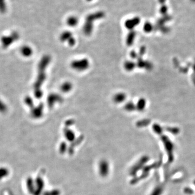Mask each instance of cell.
Returning a JSON list of instances; mask_svg holds the SVG:
<instances>
[{"mask_svg":"<svg viewBox=\"0 0 195 195\" xmlns=\"http://www.w3.org/2000/svg\"><path fill=\"white\" fill-rule=\"evenodd\" d=\"M71 67L75 71L82 72L86 71L89 66V62L87 59L74 60L71 62Z\"/></svg>","mask_w":195,"mask_h":195,"instance_id":"3957f363","label":"cell"},{"mask_svg":"<svg viewBox=\"0 0 195 195\" xmlns=\"http://www.w3.org/2000/svg\"><path fill=\"white\" fill-rule=\"evenodd\" d=\"M99 173L102 177H105L108 174L109 171V165L108 163L105 160H102L99 163Z\"/></svg>","mask_w":195,"mask_h":195,"instance_id":"5b68a950","label":"cell"},{"mask_svg":"<svg viewBox=\"0 0 195 195\" xmlns=\"http://www.w3.org/2000/svg\"><path fill=\"white\" fill-rule=\"evenodd\" d=\"M154 29V25L150 22H146L144 23L143 26L144 31L147 33H150L153 31Z\"/></svg>","mask_w":195,"mask_h":195,"instance_id":"5bb4252c","label":"cell"},{"mask_svg":"<svg viewBox=\"0 0 195 195\" xmlns=\"http://www.w3.org/2000/svg\"><path fill=\"white\" fill-rule=\"evenodd\" d=\"M86 1H88V2H91V1H92L93 0H86Z\"/></svg>","mask_w":195,"mask_h":195,"instance_id":"4316f807","label":"cell"},{"mask_svg":"<svg viewBox=\"0 0 195 195\" xmlns=\"http://www.w3.org/2000/svg\"><path fill=\"white\" fill-rule=\"evenodd\" d=\"M125 110L128 112H132L134 110H136V105L132 102H129L125 105Z\"/></svg>","mask_w":195,"mask_h":195,"instance_id":"2e32d148","label":"cell"},{"mask_svg":"<svg viewBox=\"0 0 195 195\" xmlns=\"http://www.w3.org/2000/svg\"><path fill=\"white\" fill-rule=\"evenodd\" d=\"M150 123V121L149 119H144L141 121H139L137 122V126L138 127H144L146 125H148Z\"/></svg>","mask_w":195,"mask_h":195,"instance_id":"d6986e66","label":"cell"},{"mask_svg":"<svg viewBox=\"0 0 195 195\" xmlns=\"http://www.w3.org/2000/svg\"><path fill=\"white\" fill-rule=\"evenodd\" d=\"M152 129H153L154 132L157 133V135H162L163 131V129L162 128V126H160L159 125H158V124H155L153 125Z\"/></svg>","mask_w":195,"mask_h":195,"instance_id":"e0dca14e","label":"cell"},{"mask_svg":"<svg viewBox=\"0 0 195 195\" xmlns=\"http://www.w3.org/2000/svg\"><path fill=\"white\" fill-rule=\"evenodd\" d=\"M184 192L185 193L189 195H193L194 193V191H193V190L190 188H189V187L185 188L184 189Z\"/></svg>","mask_w":195,"mask_h":195,"instance_id":"44dd1931","label":"cell"},{"mask_svg":"<svg viewBox=\"0 0 195 195\" xmlns=\"http://www.w3.org/2000/svg\"><path fill=\"white\" fill-rule=\"evenodd\" d=\"M126 99V95L122 92L116 94L113 97V101L117 104H120L124 102Z\"/></svg>","mask_w":195,"mask_h":195,"instance_id":"ba28073f","label":"cell"},{"mask_svg":"<svg viewBox=\"0 0 195 195\" xmlns=\"http://www.w3.org/2000/svg\"><path fill=\"white\" fill-rule=\"evenodd\" d=\"M161 139L164 144V147L165 148L166 152L168 155L169 162L171 163L174 160V145L166 136H162Z\"/></svg>","mask_w":195,"mask_h":195,"instance_id":"7a4b0ae2","label":"cell"},{"mask_svg":"<svg viewBox=\"0 0 195 195\" xmlns=\"http://www.w3.org/2000/svg\"><path fill=\"white\" fill-rule=\"evenodd\" d=\"M136 66L139 69H144L150 70L152 69V64L151 62L147 61L144 60L141 58V57H138V61L136 63Z\"/></svg>","mask_w":195,"mask_h":195,"instance_id":"8992f818","label":"cell"},{"mask_svg":"<svg viewBox=\"0 0 195 195\" xmlns=\"http://www.w3.org/2000/svg\"><path fill=\"white\" fill-rule=\"evenodd\" d=\"M124 67L126 71L131 72L133 71L136 67V64H135V62L132 61L127 60L124 62Z\"/></svg>","mask_w":195,"mask_h":195,"instance_id":"8fae6325","label":"cell"},{"mask_svg":"<svg viewBox=\"0 0 195 195\" xmlns=\"http://www.w3.org/2000/svg\"><path fill=\"white\" fill-rule=\"evenodd\" d=\"M193 71H194V73H195V64H194V65H193Z\"/></svg>","mask_w":195,"mask_h":195,"instance_id":"484cf974","label":"cell"},{"mask_svg":"<svg viewBox=\"0 0 195 195\" xmlns=\"http://www.w3.org/2000/svg\"><path fill=\"white\" fill-rule=\"evenodd\" d=\"M72 37H73V36L71 32L69 31H64L61 36V40L62 41H68Z\"/></svg>","mask_w":195,"mask_h":195,"instance_id":"9a60e30c","label":"cell"},{"mask_svg":"<svg viewBox=\"0 0 195 195\" xmlns=\"http://www.w3.org/2000/svg\"><path fill=\"white\" fill-rule=\"evenodd\" d=\"M68 42H69V46H74L75 42H76V41H75L74 37H72L71 39L68 41Z\"/></svg>","mask_w":195,"mask_h":195,"instance_id":"603a6c76","label":"cell"},{"mask_svg":"<svg viewBox=\"0 0 195 195\" xmlns=\"http://www.w3.org/2000/svg\"><path fill=\"white\" fill-rule=\"evenodd\" d=\"M146 106V101L144 98H140L138 100L137 104L136 105V110L139 111L140 112L143 111L145 110Z\"/></svg>","mask_w":195,"mask_h":195,"instance_id":"9c48e42d","label":"cell"},{"mask_svg":"<svg viewBox=\"0 0 195 195\" xmlns=\"http://www.w3.org/2000/svg\"><path fill=\"white\" fill-rule=\"evenodd\" d=\"M166 11H167V9H166V7L165 6L162 7L161 9H160V12L162 13V14H165V12H166Z\"/></svg>","mask_w":195,"mask_h":195,"instance_id":"d4e9b609","label":"cell"},{"mask_svg":"<svg viewBox=\"0 0 195 195\" xmlns=\"http://www.w3.org/2000/svg\"><path fill=\"white\" fill-rule=\"evenodd\" d=\"M130 56H131V58L137 59L138 57V54H137V53L134 50H132L130 53Z\"/></svg>","mask_w":195,"mask_h":195,"instance_id":"cb8c5ba5","label":"cell"},{"mask_svg":"<svg viewBox=\"0 0 195 195\" xmlns=\"http://www.w3.org/2000/svg\"><path fill=\"white\" fill-rule=\"evenodd\" d=\"M166 131L176 135L178 134L179 132V129L177 127H166Z\"/></svg>","mask_w":195,"mask_h":195,"instance_id":"ffe728a7","label":"cell"},{"mask_svg":"<svg viewBox=\"0 0 195 195\" xmlns=\"http://www.w3.org/2000/svg\"><path fill=\"white\" fill-rule=\"evenodd\" d=\"M64 136L69 141H73L74 140L75 134L71 130L66 129L64 130Z\"/></svg>","mask_w":195,"mask_h":195,"instance_id":"4fadbf2b","label":"cell"},{"mask_svg":"<svg viewBox=\"0 0 195 195\" xmlns=\"http://www.w3.org/2000/svg\"><path fill=\"white\" fill-rule=\"evenodd\" d=\"M104 17L105 13L103 12H98L88 15L86 18L85 23L83 26V33L86 36H90L93 29V21L102 19Z\"/></svg>","mask_w":195,"mask_h":195,"instance_id":"6da1fadb","label":"cell"},{"mask_svg":"<svg viewBox=\"0 0 195 195\" xmlns=\"http://www.w3.org/2000/svg\"><path fill=\"white\" fill-rule=\"evenodd\" d=\"M163 192V188L162 186H157L154 189L151 195H161Z\"/></svg>","mask_w":195,"mask_h":195,"instance_id":"ac0fdd59","label":"cell"},{"mask_svg":"<svg viewBox=\"0 0 195 195\" xmlns=\"http://www.w3.org/2000/svg\"><path fill=\"white\" fill-rule=\"evenodd\" d=\"M136 36V32L133 30L130 31L129 34H127L126 37V45L127 46H131L133 44V42L135 41V38Z\"/></svg>","mask_w":195,"mask_h":195,"instance_id":"52a82bcc","label":"cell"},{"mask_svg":"<svg viewBox=\"0 0 195 195\" xmlns=\"http://www.w3.org/2000/svg\"><path fill=\"white\" fill-rule=\"evenodd\" d=\"M146 52V48L145 46H142L141 47V48H140L139 50V54H138V56H143L144 54Z\"/></svg>","mask_w":195,"mask_h":195,"instance_id":"7402d4cb","label":"cell"},{"mask_svg":"<svg viewBox=\"0 0 195 195\" xmlns=\"http://www.w3.org/2000/svg\"><path fill=\"white\" fill-rule=\"evenodd\" d=\"M79 22L78 19L77 17H74V16H71L69 17V18L67 20V23L69 25V27H74L78 25V23Z\"/></svg>","mask_w":195,"mask_h":195,"instance_id":"30bf717a","label":"cell"},{"mask_svg":"<svg viewBox=\"0 0 195 195\" xmlns=\"http://www.w3.org/2000/svg\"><path fill=\"white\" fill-rule=\"evenodd\" d=\"M140 23V19L139 17H135L132 19H128L125 21V27L130 31H133L135 27H137Z\"/></svg>","mask_w":195,"mask_h":195,"instance_id":"277c9868","label":"cell"},{"mask_svg":"<svg viewBox=\"0 0 195 195\" xmlns=\"http://www.w3.org/2000/svg\"><path fill=\"white\" fill-rule=\"evenodd\" d=\"M73 88V85L71 82H66L61 86V90L64 93H68L71 91Z\"/></svg>","mask_w":195,"mask_h":195,"instance_id":"7c38bea8","label":"cell"}]
</instances>
